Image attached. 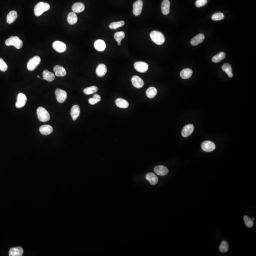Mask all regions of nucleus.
Segmentation results:
<instances>
[{"label": "nucleus", "instance_id": "nucleus-25", "mask_svg": "<svg viewBox=\"0 0 256 256\" xmlns=\"http://www.w3.org/2000/svg\"><path fill=\"white\" fill-rule=\"evenodd\" d=\"M54 74L49 72L48 70H45L43 72V79L46 80L49 82H52L55 79Z\"/></svg>", "mask_w": 256, "mask_h": 256}, {"label": "nucleus", "instance_id": "nucleus-10", "mask_svg": "<svg viewBox=\"0 0 256 256\" xmlns=\"http://www.w3.org/2000/svg\"><path fill=\"white\" fill-rule=\"evenodd\" d=\"M27 97L24 93H19L18 96L16 107L18 108H22L25 106L27 102Z\"/></svg>", "mask_w": 256, "mask_h": 256}, {"label": "nucleus", "instance_id": "nucleus-30", "mask_svg": "<svg viewBox=\"0 0 256 256\" xmlns=\"http://www.w3.org/2000/svg\"><path fill=\"white\" fill-rule=\"evenodd\" d=\"M67 22L71 25L75 24L78 22V17L76 14L74 12L69 13L67 17Z\"/></svg>", "mask_w": 256, "mask_h": 256}, {"label": "nucleus", "instance_id": "nucleus-34", "mask_svg": "<svg viewBox=\"0 0 256 256\" xmlns=\"http://www.w3.org/2000/svg\"><path fill=\"white\" fill-rule=\"evenodd\" d=\"M125 22L123 21H119L118 22H113L110 23L109 25V28L110 29L116 30L119 28L122 27L124 26Z\"/></svg>", "mask_w": 256, "mask_h": 256}, {"label": "nucleus", "instance_id": "nucleus-19", "mask_svg": "<svg viewBox=\"0 0 256 256\" xmlns=\"http://www.w3.org/2000/svg\"><path fill=\"white\" fill-rule=\"evenodd\" d=\"M55 75L57 76H65L66 75V70L60 66H56L53 68Z\"/></svg>", "mask_w": 256, "mask_h": 256}, {"label": "nucleus", "instance_id": "nucleus-27", "mask_svg": "<svg viewBox=\"0 0 256 256\" xmlns=\"http://www.w3.org/2000/svg\"><path fill=\"white\" fill-rule=\"evenodd\" d=\"M115 104H116V105L119 108L125 109V108L129 107L128 102L126 100L122 99V98H118V99H116V101H115Z\"/></svg>", "mask_w": 256, "mask_h": 256}, {"label": "nucleus", "instance_id": "nucleus-29", "mask_svg": "<svg viewBox=\"0 0 256 256\" xmlns=\"http://www.w3.org/2000/svg\"><path fill=\"white\" fill-rule=\"evenodd\" d=\"M222 70L226 73L228 76L229 78H232L233 76V74L232 73V68L230 64L228 63H226L222 66Z\"/></svg>", "mask_w": 256, "mask_h": 256}, {"label": "nucleus", "instance_id": "nucleus-1", "mask_svg": "<svg viewBox=\"0 0 256 256\" xmlns=\"http://www.w3.org/2000/svg\"><path fill=\"white\" fill-rule=\"evenodd\" d=\"M150 37L152 40L156 44L160 45L165 42V38L164 35L158 31H152L150 33Z\"/></svg>", "mask_w": 256, "mask_h": 256}, {"label": "nucleus", "instance_id": "nucleus-23", "mask_svg": "<svg viewBox=\"0 0 256 256\" xmlns=\"http://www.w3.org/2000/svg\"><path fill=\"white\" fill-rule=\"evenodd\" d=\"M146 178L152 185H155L158 182V178L157 175L151 172L148 173L146 175Z\"/></svg>", "mask_w": 256, "mask_h": 256}, {"label": "nucleus", "instance_id": "nucleus-11", "mask_svg": "<svg viewBox=\"0 0 256 256\" xmlns=\"http://www.w3.org/2000/svg\"><path fill=\"white\" fill-rule=\"evenodd\" d=\"M53 48L56 51L59 53L64 52L66 49V45L63 42L56 41L53 43Z\"/></svg>", "mask_w": 256, "mask_h": 256}, {"label": "nucleus", "instance_id": "nucleus-2", "mask_svg": "<svg viewBox=\"0 0 256 256\" xmlns=\"http://www.w3.org/2000/svg\"><path fill=\"white\" fill-rule=\"evenodd\" d=\"M50 7V5L48 3L39 2L34 8V14L36 16H40L46 11L49 10Z\"/></svg>", "mask_w": 256, "mask_h": 256}, {"label": "nucleus", "instance_id": "nucleus-4", "mask_svg": "<svg viewBox=\"0 0 256 256\" xmlns=\"http://www.w3.org/2000/svg\"><path fill=\"white\" fill-rule=\"evenodd\" d=\"M38 119L42 122H47L50 119L49 113L43 107H40L37 110Z\"/></svg>", "mask_w": 256, "mask_h": 256}, {"label": "nucleus", "instance_id": "nucleus-33", "mask_svg": "<svg viewBox=\"0 0 256 256\" xmlns=\"http://www.w3.org/2000/svg\"><path fill=\"white\" fill-rule=\"evenodd\" d=\"M125 34L123 31L121 32H117L115 33L114 35V38L117 42H118V45L119 46L121 45V41L125 38Z\"/></svg>", "mask_w": 256, "mask_h": 256}, {"label": "nucleus", "instance_id": "nucleus-20", "mask_svg": "<svg viewBox=\"0 0 256 256\" xmlns=\"http://www.w3.org/2000/svg\"><path fill=\"white\" fill-rule=\"evenodd\" d=\"M23 253V250L21 247H18L10 249L9 252L10 256H21Z\"/></svg>", "mask_w": 256, "mask_h": 256}, {"label": "nucleus", "instance_id": "nucleus-13", "mask_svg": "<svg viewBox=\"0 0 256 256\" xmlns=\"http://www.w3.org/2000/svg\"><path fill=\"white\" fill-rule=\"evenodd\" d=\"M131 82L133 86L137 88H140L143 87V81L139 76L137 75L133 76L131 78Z\"/></svg>", "mask_w": 256, "mask_h": 256}, {"label": "nucleus", "instance_id": "nucleus-12", "mask_svg": "<svg viewBox=\"0 0 256 256\" xmlns=\"http://www.w3.org/2000/svg\"><path fill=\"white\" fill-rule=\"evenodd\" d=\"M194 130V127L193 124L186 125L182 131V135L184 137H188L192 134Z\"/></svg>", "mask_w": 256, "mask_h": 256}, {"label": "nucleus", "instance_id": "nucleus-21", "mask_svg": "<svg viewBox=\"0 0 256 256\" xmlns=\"http://www.w3.org/2000/svg\"><path fill=\"white\" fill-rule=\"evenodd\" d=\"M80 113V107L78 105H75L71 110V115L74 121L76 120L78 117Z\"/></svg>", "mask_w": 256, "mask_h": 256}, {"label": "nucleus", "instance_id": "nucleus-7", "mask_svg": "<svg viewBox=\"0 0 256 256\" xmlns=\"http://www.w3.org/2000/svg\"><path fill=\"white\" fill-rule=\"evenodd\" d=\"M135 69L140 73H144L147 71L149 68V65L144 62H136L134 64Z\"/></svg>", "mask_w": 256, "mask_h": 256}, {"label": "nucleus", "instance_id": "nucleus-37", "mask_svg": "<svg viewBox=\"0 0 256 256\" xmlns=\"http://www.w3.org/2000/svg\"><path fill=\"white\" fill-rule=\"evenodd\" d=\"M101 101V97L99 95L95 94L93 95V98H90L89 99V103L91 105L96 104L97 102H99Z\"/></svg>", "mask_w": 256, "mask_h": 256}, {"label": "nucleus", "instance_id": "nucleus-22", "mask_svg": "<svg viewBox=\"0 0 256 256\" xmlns=\"http://www.w3.org/2000/svg\"><path fill=\"white\" fill-rule=\"evenodd\" d=\"M170 3L169 0H164L161 4V10L164 15H167L169 13Z\"/></svg>", "mask_w": 256, "mask_h": 256}, {"label": "nucleus", "instance_id": "nucleus-41", "mask_svg": "<svg viewBox=\"0 0 256 256\" xmlns=\"http://www.w3.org/2000/svg\"><path fill=\"white\" fill-rule=\"evenodd\" d=\"M207 3V0H197L196 1V5L197 7H202L205 5H206Z\"/></svg>", "mask_w": 256, "mask_h": 256}, {"label": "nucleus", "instance_id": "nucleus-35", "mask_svg": "<svg viewBox=\"0 0 256 256\" xmlns=\"http://www.w3.org/2000/svg\"><path fill=\"white\" fill-rule=\"evenodd\" d=\"M97 91H98V88L96 86H92V87L84 88L83 90V92L85 93V95H89L96 93Z\"/></svg>", "mask_w": 256, "mask_h": 256}, {"label": "nucleus", "instance_id": "nucleus-18", "mask_svg": "<svg viewBox=\"0 0 256 256\" xmlns=\"http://www.w3.org/2000/svg\"><path fill=\"white\" fill-rule=\"evenodd\" d=\"M205 36L204 34H199L193 38L191 40V44L193 46H197L204 41Z\"/></svg>", "mask_w": 256, "mask_h": 256}, {"label": "nucleus", "instance_id": "nucleus-39", "mask_svg": "<svg viewBox=\"0 0 256 256\" xmlns=\"http://www.w3.org/2000/svg\"><path fill=\"white\" fill-rule=\"evenodd\" d=\"M224 14L222 13H216L212 16V19L213 21H220L224 19Z\"/></svg>", "mask_w": 256, "mask_h": 256}, {"label": "nucleus", "instance_id": "nucleus-43", "mask_svg": "<svg viewBox=\"0 0 256 256\" xmlns=\"http://www.w3.org/2000/svg\"><path fill=\"white\" fill-rule=\"evenodd\" d=\"M252 220H254V218H252Z\"/></svg>", "mask_w": 256, "mask_h": 256}, {"label": "nucleus", "instance_id": "nucleus-6", "mask_svg": "<svg viewBox=\"0 0 256 256\" xmlns=\"http://www.w3.org/2000/svg\"><path fill=\"white\" fill-rule=\"evenodd\" d=\"M57 101L59 103H63L66 100L67 93L66 91L60 89H57L55 91Z\"/></svg>", "mask_w": 256, "mask_h": 256}, {"label": "nucleus", "instance_id": "nucleus-42", "mask_svg": "<svg viewBox=\"0 0 256 256\" xmlns=\"http://www.w3.org/2000/svg\"><path fill=\"white\" fill-rule=\"evenodd\" d=\"M37 77H38V78H40V77L39 75H37Z\"/></svg>", "mask_w": 256, "mask_h": 256}, {"label": "nucleus", "instance_id": "nucleus-16", "mask_svg": "<svg viewBox=\"0 0 256 256\" xmlns=\"http://www.w3.org/2000/svg\"><path fill=\"white\" fill-rule=\"evenodd\" d=\"M106 44L103 40H97L94 43V47H95V49L97 51H100V52L104 51L106 49Z\"/></svg>", "mask_w": 256, "mask_h": 256}, {"label": "nucleus", "instance_id": "nucleus-28", "mask_svg": "<svg viewBox=\"0 0 256 256\" xmlns=\"http://www.w3.org/2000/svg\"><path fill=\"white\" fill-rule=\"evenodd\" d=\"M192 74L193 71L191 69L186 68L181 71L180 73V76L182 78L186 79L189 78L192 75Z\"/></svg>", "mask_w": 256, "mask_h": 256}, {"label": "nucleus", "instance_id": "nucleus-9", "mask_svg": "<svg viewBox=\"0 0 256 256\" xmlns=\"http://www.w3.org/2000/svg\"><path fill=\"white\" fill-rule=\"evenodd\" d=\"M215 145L212 141H204L202 144V149L204 152H212L215 149Z\"/></svg>", "mask_w": 256, "mask_h": 256}, {"label": "nucleus", "instance_id": "nucleus-38", "mask_svg": "<svg viewBox=\"0 0 256 256\" xmlns=\"http://www.w3.org/2000/svg\"><path fill=\"white\" fill-rule=\"evenodd\" d=\"M244 220L246 226L248 228H252L253 226V220L248 216H245L244 217Z\"/></svg>", "mask_w": 256, "mask_h": 256}, {"label": "nucleus", "instance_id": "nucleus-8", "mask_svg": "<svg viewBox=\"0 0 256 256\" xmlns=\"http://www.w3.org/2000/svg\"><path fill=\"white\" fill-rule=\"evenodd\" d=\"M143 2L142 0H138L134 3L133 5V13L135 16H139L141 14Z\"/></svg>", "mask_w": 256, "mask_h": 256}, {"label": "nucleus", "instance_id": "nucleus-26", "mask_svg": "<svg viewBox=\"0 0 256 256\" xmlns=\"http://www.w3.org/2000/svg\"><path fill=\"white\" fill-rule=\"evenodd\" d=\"M18 17V14L15 10H12L8 14L7 16V22L8 24H11L15 22Z\"/></svg>", "mask_w": 256, "mask_h": 256}, {"label": "nucleus", "instance_id": "nucleus-14", "mask_svg": "<svg viewBox=\"0 0 256 256\" xmlns=\"http://www.w3.org/2000/svg\"><path fill=\"white\" fill-rule=\"evenodd\" d=\"M154 171L156 174L163 176L167 174L169 172V170L163 166H157L154 168Z\"/></svg>", "mask_w": 256, "mask_h": 256}, {"label": "nucleus", "instance_id": "nucleus-24", "mask_svg": "<svg viewBox=\"0 0 256 256\" xmlns=\"http://www.w3.org/2000/svg\"><path fill=\"white\" fill-rule=\"evenodd\" d=\"M85 9L84 4L82 2H76L72 6V10L75 13H82Z\"/></svg>", "mask_w": 256, "mask_h": 256}, {"label": "nucleus", "instance_id": "nucleus-5", "mask_svg": "<svg viewBox=\"0 0 256 256\" xmlns=\"http://www.w3.org/2000/svg\"><path fill=\"white\" fill-rule=\"evenodd\" d=\"M41 61V59L39 56H35L31 58L28 63V69L31 71L34 70L39 66Z\"/></svg>", "mask_w": 256, "mask_h": 256}, {"label": "nucleus", "instance_id": "nucleus-3", "mask_svg": "<svg viewBox=\"0 0 256 256\" xmlns=\"http://www.w3.org/2000/svg\"><path fill=\"white\" fill-rule=\"evenodd\" d=\"M5 44L6 46H13L17 49H20L23 46V42L17 36L11 37L6 40Z\"/></svg>", "mask_w": 256, "mask_h": 256}, {"label": "nucleus", "instance_id": "nucleus-32", "mask_svg": "<svg viewBox=\"0 0 256 256\" xmlns=\"http://www.w3.org/2000/svg\"><path fill=\"white\" fill-rule=\"evenodd\" d=\"M226 57V54L223 52H221L217 55H215L212 58V61L213 62L217 63L225 58Z\"/></svg>", "mask_w": 256, "mask_h": 256}, {"label": "nucleus", "instance_id": "nucleus-15", "mask_svg": "<svg viewBox=\"0 0 256 256\" xmlns=\"http://www.w3.org/2000/svg\"><path fill=\"white\" fill-rule=\"evenodd\" d=\"M53 131L52 127L49 125H44L40 128V131L42 135H48L52 133Z\"/></svg>", "mask_w": 256, "mask_h": 256}, {"label": "nucleus", "instance_id": "nucleus-31", "mask_svg": "<svg viewBox=\"0 0 256 256\" xmlns=\"http://www.w3.org/2000/svg\"><path fill=\"white\" fill-rule=\"evenodd\" d=\"M157 94V90L156 88L154 87H150L146 91V95L147 97L150 99L154 98Z\"/></svg>", "mask_w": 256, "mask_h": 256}, {"label": "nucleus", "instance_id": "nucleus-36", "mask_svg": "<svg viewBox=\"0 0 256 256\" xmlns=\"http://www.w3.org/2000/svg\"><path fill=\"white\" fill-rule=\"evenodd\" d=\"M229 246L227 241L223 240L222 241L219 247L220 252L222 253H225L229 250Z\"/></svg>", "mask_w": 256, "mask_h": 256}, {"label": "nucleus", "instance_id": "nucleus-17", "mask_svg": "<svg viewBox=\"0 0 256 256\" xmlns=\"http://www.w3.org/2000/svg\"><path fill=\"white\" fill-rule=\"evenodd\" d=\"M96 72L97 75L99 77L104 76L107 73V67L104 64H100L97 67Z\"/></svg>", "mask_w": 256, "mask_h": 256}, {"label": "nucleus", "instance_id": "nucleus-40", "mask_svg": "<svg viewBox=\"0 0 256 256\" xmlns=\"http://www.w3.org/2000/svg\"><path fill=\"white\" fill-rule=\"evenodd\" d=\"M7 69L8 66L7 64L2 58H0V70L5 72L7 70Z\"/></svg>", "mask_w": 256, "mask_h": 256}]
</instances>
